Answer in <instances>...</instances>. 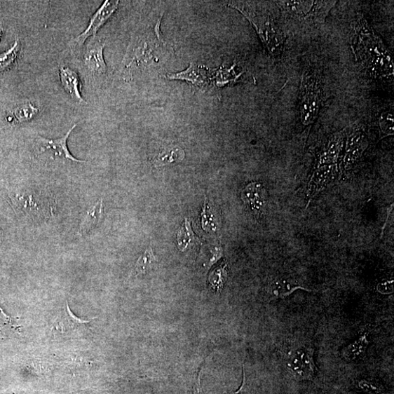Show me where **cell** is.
Returning <instances> with one entry per match:
<instances>
[{
	"label": "cell",
	"instance_id": "ba28073f",
	"mask_svg": "<svg viewBox=\"0 0 394 394\" xmlns=\"http://www.w3.org/2000/svg\"><path fill=\"white\" fill-rule=\"evenodd\" d=\"M119 2L116 0H106L101 7L93 15L86 30L69 42L72 47L81 46L84 42L93 36L96 38V34L100 28L110 19L116 11Z\"/></svg>",
	"mask_w": 394,
	"mask_h": 394
},
{
	"label": "cell",
	"instance_id": "4316f807",
	"mask_svg": "<svg viewBox=\"0 0 394 394\" xmlns=\"http://www.w3.org/2000/svg\"><path fill=\"white\" fill-rule=\"evenodd\" d=\"M227 278L226 265L222 266L210 276V283L219 290L222 287Z\"/></svg>",
	"mask_w": 394,
	"mask_h": 394
},
{
	"label": "cell",
	"instance_id": "d4e9b609",
	"mask_svg": "<svg viewBox=\"0 0 394 394\" xmlns=\"http://www.w3.org/2000/svg\"><path fill=\"white\" fill-rule=\"evenodd\" d=\"M196 240L189 219H186L182 227L177 232V243L179 248L184 252L185 249Z\"/></svg>",
	"mask_w": 394,
	"mask_h": 394
},
{
	"label": "cell",
	"instance_id": "83f0119b",
	"mask_svg": "<svg viewBox=\"0 0 394 394\" xmlns=\"http://www.w3.org/2000/svg\"><path fill=\"white\" fill-rule=\"evenodd\" d=\"M16 329L13 325V320L10 316L6 315L0 308V333L6 334L11 331H15Z\"/></svg>",
	"mask_w": 394,
	"mask_h": 394
},
{
	"label": "cell",
	"instance_id": "d6986e66",
	"mask_svg": "<svg viewBox=\"0 0 394 394\" xmlns=\"http://www.w3.org/2000/svg\"><path fill=\"white\" fill-rule=\"evenodd\" d=\"M367 335V332L362 334L344 349L342 355L344 360L354 361L364 355L369 344Z\"/></svg>",
	"mask_w": 394,
	"mask_h": 394
},
{
	"label": "cell",
	"instance_id": "7402d4cb",
	"mask_svg": "<svg viewBox=\"0 0 394 394\" xmlns=\"http://www.w3.org/2000/svg\"><path fill=\"white\" fill-rule=\"evenodd\" d=\"M378 125L380 130V140L393 135L394 118L392 110L383 111L378 118Z\"/></svg>",
	"mask_w": 394,
	"mask_h": 394
},
{
	"label": "cell",
	"instance_id": "7c38bea8",
	"mask_svg": "<svg viewBox=\"0 0 394 394\" xmlns=\"http://www.w3.org/2000/svg\"><path fill=\"white\" fill-rule=\"evenodd\" d=\"M166 78L169 80L185 81L197 90H204L209 86L210 80L208 69L194 63H191L189 67L181 73L169 74Z\"/></svg>",
	"mask_w": 394,
	"mask_h": 394
},
{
	"label": "cell",
	"instance_id": "e0dca14e",
	"mask_svg": "<svg viewBox=\"0 0 394 394\" xmlns=\"http://www.w3.org/2000/svg\"><path fill=\"white\" fill-rule=\"evenodd\" d=\"M185 158L184 151L178 147H168L161 151L153 160L155 168L180 163Z\"/></svg>",
	"mask_w": 394,
	"mask_h": 394
},
{
	"label": "cell",
	"instance_id": "603a6c76",
	"mask_svg": "<svg viewBox=\"0 0 394 394\" xmlns=\"http://www.w3.org/2000/svg\"><path fill=\"white\" fill-rule=\"evenodd\" d=\"M39 113V107H35L31 102L20 104L13 110V116L19 123L29 121L37 116Z\"/></svg>",
	"mask_w": 394,
	"mask_h": 394
},
{
	"label": "cell",
	"instance_id": "f546056e",
	"mask_svg": "<svg viewBox=\"0 0 394 394\" xmlns=\"http://www.w3.org/2000/svg\"><path fill=\"white\" fill-rule=\"evenodd\" d=\"M390 283H385L379 285V291L381 292H383L386 290V292H385L386 294H388V293L392 292L391 291L393 290V287H392V286L390 287Z\"/></svg>",
	"mask_w": 394,
	"mask_h": 394
},
{
	"label": "cell",
	"instance_id": "f1b7e54d",
	"mask_svg": "<svg viewBox=\"0 0 394 394\" xmlns=\"http://www.w3.org/2000/svg\"><path fill=\"white\" fill-rule=\"evenodd\" d=\"M360 386L370 394H381L382 393L379 387L369 381H362L360 382Z\"/></svg>",
	"mask_w": 394,
	"mask_h": 394
},
{
	"label": "cell",
	"instance_id": "9c48e42d",
	"mask_svg": "<svg viewBox=\"0 0 394 394\" xmlns=\"http://www.w3.org/2000/svg\"><path fill=\"white\" fill-rule=\"evenodd\" d=\"M349 128L331 135L322 146L316 158L315 167L336 165L345 148Z\"/></svg>",
	"mask_w": 394,
	"mask_h": 394
},
{
	"label": "cell",
	"instance_id": "ac0fdd59",
	"mask_svg": "<svg viewBox=\"0 0 394 394\" xmlns=\"http://www.w3.org/2000/svg\"><path fill=\"white\" fill-rule=\"evenodd\" d=\"M92 319L85 320L76 317L73 313L71 312L68 302H66L62 315L60 316L59 321V327L62 333H69L80 328V327L85 325Z\"/></svg>",
	"mask_w": 394,
	"mask_h": 394
},
{
	"label": "cell",
	"instance_id": "9a60e30c",
	"mask_svg": "<svg viewBox=\"0 0 394 394\" xmlns=\"http://www.w3.org/2000/svg\"><path fill=\"white\" fill-rule=\"evenodd\" d=\"M60 76L62 85L72 100L79 104H86V102L81 95V83L76 72L69 67L61 66Z\"/></svg>",
	"mask_w": 394,
	"mask_h": 394
},
{
	"label": "cell",
	"instance_id": "6da1fadb",
	"mask_svg": "<svg viewBox=\"0 0 394 394\" xmlns=\"http://www.w3.org/2000/svg\"><path fill=\"white\" fill-rule=\"evenodd\" d=\"M351 48L356 62L370 77L393 79L392 55L363 15H360L355 22Z\"/></svg>",
	"mask_w": 394,
	"mask_h": 394
},
{
	"label": "cell",
	"instance_id": "8fae6325",
	"mask_svg": "<svg viewBox=\"0 0 394 394\" xmlns=\"http://www.w3.org/2000/svg\"><path fill=\"white\" fill-rule=\"evenodd\" d=\"M77 125L75 124L73 128L69 129L67 133L63 137L58 139H47L43 137H38L36 139V146H37V149L39 154H43L47 151H50L53 156H59L60 158H64L66 159L70 160L71 162H75L77 163H84V161H81L76 158L73 155H72L67 148V141L72 132H73L76 128Z\"/></svg>",
	"mask_w": 394,
	"mask_h": 394
},
{
	"label": "cell",
	"instance_id": "4dcf8cb0",
	"mask_svg": "<svg viewBox=\"0 0 394 394\" xmlns=\"http://www.w3.org/2000/svg\"><path fill=\"white\" fill-rule=\"evenodd\" d=\"M0 38H1V30H0Z\"/></svg>",
	"mask_w": 394,
	"mask_h": 394
},
{
	"label": "cell",
	"instance_id": "cb8c5ba5",
	"mask_svg": "<svg viewBox=\"0 0 394 394\" xmlns=\"http://www.w3.org/2000/svg\"><path fill=\"white\" fill-rule=\"evenodd\" d=\"M236 65L231 67V68H222L220 69L218 74L217 75V86L219 88L223 87L227 84L235 83L239 81L242 74H238L236 71Z\"/></svg>",
	"mask_w": 394,
	"mask_h": 394
},
{
	"label": "cell",
	"instance_id": "30bf717a",
	"mask_svg": "<svg viewBox=\"0 0 394 394\" xmlns=\"http://www.w3.org/2000/svg\"><path fill=\"white\" fill-rule=\"evenodd\" d=\"M105 44L100 40L93 38L87 44L82 55V62L89 74L95 76H102L106 74L103 50Z\"/></svg>",
	"mask_w": 394,
	"mask_h": 394
},
{
	"label": "cell",
	"instance_id": "277c9868",
	"mask_svg": "<svg viewBox=\"0 0 394 394\" xmlns=\"http://www.w3.org/2000/svg\"><path fill=\"white\" fill-rule=\"evenodd\" d=\"M283 19L301 28H311L325 23L337 1H276Z\"/></svg>",
	"mask_w": 394,
	"mask_h": 394
},
{
	"label": "cell",
	"instance_id": "5b68a950",
	"mask_svg": "<svg viewBox=\"0 0 394 394\" xmlns=\"http://www.w3.org/2000/svg\"><path fill=\"white\" fill-rule=\"evenodd\" d=\"M299 118L304 126L313 123L320 110L323 91L320 74L314 67L303 72L299 95Z\"/></svg>",
	"mask_w": 394,
	"mask_h": 394
},
{
	"label": "cell",
	"instance_id": "7a4b0ae2",
	"mask_svg": "<svg viewBox=\"0 0 394 394\" xmlns=\"http://www.w3.org/2000/svg\"><path fill=\"white\" fill-rule=\"evenodd\" d=\"M227 6L240 12L252 25L269 55L280 60L285 43V36L276 16L266 3L231 2Z\"/></svg>",
	"mask_w": 394,
	"mask_h": 394
},
{
	"label": "cell",
	"instance_id": "52a82bcc",
	"mask_svg": "<svg viewBox=\"0 0 394 394\" xmlns=\"http://www.w3.org/2000/svg\"><path fill=\"white\" fill-rule=\"evenodd\" d=\"M369 145L367 134L362 125H356L348 130L345 143L344 166L351 170L362 156Z\"/></svg>",
	"mask_w": 394,
	"mask_h": 394
},
{
	"label": "cell",
	"instance_id": "44dd1931",
	"mask_svg": "<svg viewBox=\"0 0 394 394\" xmlns=\"http://www.w3.org/2000/svg\"><path fill=\"white\" fill-rule=\"evenodd\" d=\"M156 261V259L154 254L153 249L149 247L138 259L133 272V276L136 277L146 274L151 270Z\"/></svg>",
	"mask_w": 394,
	"mask_h": 394
},
{
	"label": "cell",
	"instance_id": "2e32d148",
	"mask_svg": "<svg viewBox=\"0 0 394 394\" xmlns=\"http://www.w3.org/2000/svg\"><path fill=\"white\" fill-rule=\"evenodd\" d=\"M103 201L100 199L86 214L81 224L79 234L83 236L95 229L102 220L104 217Z\"/></svg>",
	"mask_w": 394,
	"mask_h": 394
},
{
	"label": "cell",
	"instance_id": "4fadbf2b",
	"mask_svg": "<svg viewBox=\"0 0 394 394\" xmlns=\"http://www.w3.org/2000/svg\"><path fill=\"white\" fill-rule=\"evenodd\" d=\"M241 198L244 203L256 215H261L267 204V192L259 183L249 184L242 191Z\"/></svg>",
	"mask_w": 394,
	"mask_h": 394
},
{
	"label": "cell",
	"instance_id": "8992f818",
	"mask_svg": "<svg viewBox=\"0 0 394 394\" xmlns=\"http://www.w3.org/2000/svg\"><path fill=\"white\" fill-rule=\"evenodd\" d=\"M313 354V348L308 346L297 347L289 353L287 367L298 381H310L314 379L316 367Z\"/></svg>",
	"mask_w": 394,
	"mask_h": 394
},
{
	"label": "cell",
	"instance_id": "3957f363",
	"mask_svg": "<svg viewBox=\"0 0 394 394\" xmlns=\"http://www.w3.org/2000/svg\"><path fill=\"white\" fill-rule=\"evenodd\" d=\"M160 22L161 18L151 33L136 34L133 36L121 64V76L123 80H132L135 70L150 64L156 59V50L165 44L160 34Z\"/></svg>",
	"mask_w": 394,
	"mask_h": 394
},
{
	"label": "cell",
	"instance_id": "5bb4252c",
	"mask_svg": "<svg viewBox=\"0 0 394 394\" xmlns=\"http://www.w3.org/2000/svg\"><path fill=\"white\" fill-rule=\"evenodd\" d=\"M337 172L338 167L337 164L315 168L309 183L308 197L310 201L334 180Z\"/></svg>",
	"mask_w": 394,
	"mask_h": 394
},
{
	"label": "cell",
	"instance_id": "ffe728a7",
	"mask_svg": "<svg viewBox=\"0 0 394 394\" xmlns=\"http://www.w3.org/2000/svg\"><path fill=\"white\" fill-rule=\"evenodd\" d=\"M297 290L309 291L308 290L302 287V286L298 283L286 279H280L276 281L272 287L273 294L276 298H284L288 297Z\"/></svg>",
	"mask_w": 394,
	"mask_h": 394
},
{
	"label": "cell",
	"instance_id": "484cf974",
	"mask_svg": "<svg viewBox=\"0 0 394 394\" xmlns=\"http://www.w3.org/2000/svg\"><path fill=\"white\" fill-rule=\"evenodd\" d=\"M20 43L15 41L13 46L5 53L0 55V72H3L11 67L20 50Z\"/></svg>",
	"mask_w": 394,
	"mask_h": 394
}]
</instances>
